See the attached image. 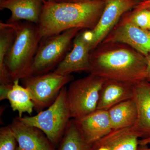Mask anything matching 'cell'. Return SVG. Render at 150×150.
<instances>
[{
	"label": "cell",
	"mask_w": 150,
	"mask_h": 150,
	"mask_svg": "<svg viewBox=\"0 0 150 150\" xmlns=\"http://www.w3.org/2000/svg\"><path fill=\"white\" fill-rule=\"evenodd\" d=\"M90 74L136 84L146 80V56L126 44L102 42L90 54Z\"/></svg>",
	"instance_id": "cell-1"
},
{
	"label": "cell",
	"mask_w": 150,
	"mask_h": 150,
	"mask_svg": "<svg viewBox=\"0 0 150 150\" xmlns=\"http://www.w3.org/2000/svg\"><path fill=\"white\" fill-rule=\"evenodd\" d=\"M104 0L58 3L44 0L40 23L41 40L74 28L93 30L103 11Z\"/></svg>",
	"instance_id": "cell-2"
},
{
	"label": "cell",
	"mask_w": 150,
	"mask_h": 150,
	"mask_svg": "<svg viewBox=\"0 0 150 150\" xmlns=\"http://www.w3.org/2000/svg\"><path fill=\"white\" fill-rule=\"evenodd\" d=\"M16 33L14 41L6 56L4 65L13 81L31 76L35 54L41 41L38 25L27 21L6 23Z\"/></svg>",
	"instance_id": "cell-3"
},
{
	"label": "cell",
	"mask_w": 150,
	"mask_h": 150,
	"mask_svg": "<svg viewBox=\"0 0 150 150\" xmlns=\"http://www.w3.org/2000/svg\"><path fill=\"white\" fill-rule=\"evenodd\" d=\"M67 88L64 87L54 103L34 116H25L19 120L40 129L56 147L64 134L71 118L67 104Z\"/></svg>",
	"instance_id": "cell-4"
},
{
	"label": "cell",
	"mask_w": 150,
	"mask_h": 150,
	"mask_svg": "<svg viewBox=\"0 0 150 150\" xmlns=\"http://www.w3.org/2000/svg\"><path fill=\"white\" fill-rule=\"evenodd\" d=\"M105 79L90 74L73 81L67 92L71 118L79 119L97 109L100 92Z\"/></svg>",
	"instance_id": "cell-5"
},
{
	"label": "cell",
	"mask_w": 150,
	"mask_h": 150,
	"mask_svg": "<svg viewBox=\"0 0 150 150\" xmlns=\"http://www.w3.org/2000/svg\"><path fill=\"white\" fill-rule=\"evenodd\" d=\"M82 30L72 28L41 40L33 64L31 76L55 70L68 54L73 40Z\"/></svg>",
	"instance_id": "cell-6"
},
{
	"label": "cell",
	"mask_w": 150,
	"mask_h": 150,
	"mask_svg": "<svg viewBox=\"0 0 150 150\" xmlns=\"http://www.w3.org/2000/svg\"><path fill=\"white\" fill-rule=\"evenodd\" d=\"M74 79L71 74L63 75L53 72L38 76H31L22 79L23 84L29 91L38 112L54 103L60 91Z\"/></svg>",
	"instance_id": "cell-7"
},
{
	"label": "cell",
	"mask_w": 150,
	"mask_h": 150,
	"mask_svg": "<svg viewBox=\"0 0 150 150\" xmlns=\"http://www.w3.org/2000/svg\"><path fill=\"white\" fill-rule=\"evenodd\" d=\"M102 42L124 43L147 56L150 53V30L134 24L124 14Z\"/></svg>",
	"instance_id": "cell-8"
},
{
	"label": "cell",
	"mask_w": 150,
	"mask_h": 150,
	"mask_svg": "<svg viewBox=\"0 0 150 150\" xmlns=\"http://www.w3.org/2000/svg\"><path fill=\"white\" fill-rule=\"evenodd\" d=\"M103 11L96 27L92 30L94 38L91 51L101 43L127 12L139 2L136 0H104Z\"/></svg>",
	"instance_id": "cell-9"
},
{
	"label": "cell",
	"mask_w": 150,
	"mask_h": 150,
	"mask_svg": "<svg viewBox=\"0 0 150 150\" xmlns=\"http://www.w3.org/2000/svg\"><path fill=\"white\" fill-rule=\"evenodd\" d=\"M83 30L74 38L72 49L54 70V72L68 75L74 72L89 71L91 43L84 35Z\"/></svg>",
	"instance_id": "cell-10"
},
{
	"label": "cell",
	"mask_w": 150,
	"mask_h": 150,
	"mask_svg": "<svg viewBox=\"0 0 150 150\" xmlns=\"http://www.w3.org/2000/svg\"><path fill=\"white\" fill-rule=\"evenodd\" d=\"M9 126L18 143L17 150H56V147L38 128L25 124L18 118Z\"/></svg>",
	"instance_id": "cell-11"
},
{
	"label": "cell",
	"mask_w": 150,
	"mask_h": 150,
	"mask_svg": "<svg viewBox=\"0 0 150 150\" xmlns=\"http://www.w3.org/2000/svg\"><path fill=\"white\" fill-rule=\"evenodd\" d=\"M75 120L90 144L93 145L112 131L108 110L97 109L85 117Z\"/></svg>",
	"instance_id": "cell-12"
},
{
	"label": "cell",
	"mask_w": 150,
	"mask_h": 150,
	"mask_svg": "<svg viewBox=\"0 0 150 150\" xmlns=\"http://www.w3.org/2000/svg\"><path fill=\"white\" fill-rule=\"evenodd\" d=\"M134 98L137 110V118L132 129L140 138L150 137V83L146 80L135 84Z\"/></svg>",
	"instance_id": "cell-13"
},
{
	"label": "cell",
	"mask_w": 150,
	"mask_h": 150,
	"mask_svg": "<svg viewBox=\"0 0 150 150\" xmlns=\"http://www.w3.org/2000/svg\"><path fill=\"white\" fill-rule=\"evenodd\" d=\"M43 4L44 0H5L0 2V9L11 11V16L7 23L25 21L38 25Z\"/></svg>",
	"instance_id": "cell-14"
},
{
	"label": "cell",
	"mask_w": 150,
	"mask_h": 150,
	"mask_svg": "<svg viewBox=\"0 0 150 150\" xmlns=\"http://www.w3.org/2000/svg\"><path fill=\"white\" fill-rule=\"evenodd\" d=\"M134 86L129 83L105 79L100 92L97 109L108 110L115 105L132 99Z\"/></svg>",
	"instance_id": "cell-15"
},
{
	"label": "cell",
	"mask_w": 150,
	"mask_h": 150,
	"mask_svg": "<svg viewBox=\"0 0 150 150\" xmlns=\"http://www.w3.org/2000/svg\"><path fill=\"white\" fill-rule=\"evenodd\" d=\"M139 138L131 127L112 130L93 144L92 150H138Z\"/></svg>",
	"instance_id": "cell-16"
},
{
	"label": "cell",
	"mask_w": 150,
	"mask_h": 150,
	"mask_svg": "<svg viewBox=\"0 0 150 150\" xmlns=\"http://www.w3.org/2000/svg\"><path fill=\"white\" fill-rule=\"evenodd\" d=\"M108 111L112 130L132 127L137 121V105L133 98L115 105Z\"/></svg>",
	"instance_id": "cell-17"
},
{
	"label": "cell",
	"mask_w": 150,
	"mask_h": 150,
	"mask_svg": "<svg viewBox=\"0 0 150 150\" xmlns=\"http://www.w3.org/2000/svg\"><path fill=\"white\" fill-rule=\"evenodd\" d=\"M16 33L13 28L6 23H0V84L12 85L13 81L4 65V61L8 52L13 44Z\"/></svg>",
	"instance_id": "cell-18"
},
{
	"label": "cell",
	"mask_w": 150,
	"mask_h": 150,
	"mask_svg": "<svg viewBox=\"0 0 150 150\" xmlns=\"http://www.w3.org/2000/svg\"><path fill=\"white\" fill-rule=\"evenodd\" d=\"M19 80L13 81L12 87L8 95L7 99L12 110L17 111L18 117L21 118L25 112L31 115L34 109V105L29 91L24 86L19 84Z\"/></svg>",
	"instance_id": "cell-19"
},
{
	"label": "cell",
	"mask_w": 150,
	"mask_h": 150,
	"mask_svg": "<svg viewBox=\"0 0 150 150\" xmlns=\"http://www.w3.org/2000/svg\"><path fill=\"white\" fill-rule=\"evenodd\" d=\"M93 145L87 142L74 119H70L58 150H92Z\"/></svg>",
	"instance_id": "cell-20"
},
{
	"label": "cell",
	"mask_w": 150,
	"mask_h": 150,
	"mask_svg": "<svg viewBox=\"0 0 150 150\" xmlns=\"http://www.w3.org/2000/svg\"><path fill=\"white\" fill-rule=\"evenodd\" d=\"M18 143L9 125L0 129V150H17Z\"/></svg>",
	"instance_id": "cell-21"
},
{
	"label": "cell",
	"mask_w": 150,
	"mask_h": 150,
	"mask_svg": "<svg viewBox=\"0 0 150 150\" xmlns=\"http://www.w3.org/2000/svg\"><path fill=\"white\" fill-rule=\"evenodd\" d=\"M129 20L143 29L149 30L150 25V11H129L125 13Z\"/></svg>",
	"instance_id": "cell-22"
},
{
	"label": "cell",
	"mask_w": 150,
	"mask_h": 150,
	"mask_svg": "<svg viewBox=\"0 0 150 150\" xmlns=\"http://www.w3.org/2000/svg\"><path fill=\"white\" fill-rule=\"evenodd\" d=\"M12 85H0V100L7 99V96L9 92L12 87Z\"/></svg>",
	"instance_id": "cell-23"
},
{
	"label": "cell",
	"mask_w": 150,
	"mask_h": 150,
	"mask_svg": "<svg viewBox=\"0 0 150 150\" xmlns=\"http://www.w3.org/2000/svg\"><path fill=\"white\" fill-rule=\"evenodd\" d=\"M143 10L150 11V0H147L144 1L139 2L135 6L133 10L139 11Z\"/></svg>",
	"instance_id": "cell-24"
},
{
	"label": "cell",
	"mask_w": 150,
	"mask_h": 150,
	"mask_svg": "<svg viewBox=\"0 0 150 150\" xmlns=\"http://www.w3.org/2000/svg\"><path fill=\"white\" fill-rule=\"evenodd\" d=\"M146 80L150 83V53L146 56Z\"/></svg>",
	"instance_id": "cell-25"
},
{
	"label": "cell",
	"mask_w": 150,
	"mask_h": 150,
	"mask_svg": "<svg viewBox=\"0 0 150 150\" xmlns=\"http://www.w3.org/2000/svg\"><path fill=\"white\" fill-rule=\"evenodd\" d=\"M58 3H76L81 2L87 1L92 0H47Z\"/></svg>",
	"instance_id": "cell-26"
},
{
	"label": "cell",
	"mask_w": 150,
	"mask_h": 150,
	"mask_svg": "<svg viewBox=\"0 0 150 150\" xmlns=\"http://www.w3.org/2000/svg\"><path fill=\"white\" fill-rule=\"evenodd\" d=\"M150 145V137L145 139H142L139 140V145L142 146H146L147 145Z\"/></svg>",
	"instance_id": "cell-27"
},
{
	"label": "cell",
	"mask_w": 150,
	"mask_h": 150,
	"mask_svg": "<svg viewBox=\"0 0 150 150\" xmlns=\"http://www.w3.org/2000/svg\"><path fill=\"white\" fill-rule=\"evenodd\" d=\"M138 150H150V148H140V149H139Z\"/></svg>",
	"instance_id": "cell-28"
},
{
	"label": "cell",
	"mask_w": 150,
	"mask_h": 150,
	"mask_svg": "<svg viewBox=\"0 0 150 150\" xmlns=\"http://www.w3.org/2000/svg\"><path fill=\"white\" fill-rule=\"evenodd\" d=\"M136 1H138V2H141L144 1H147V0H136Z\"/></svg>",
	"instance_id": "cell-29"
},
{
	"label": "cell",
	"mask_w": 150,
	"mask_h": 150,
	"mask_svg": "<svg viewBox=\"0 0 150 150\" xmlns=\"http://www.w3.org/2000/svg\"><path fill=\"white\" fill-rule=\"evenodd\" d=\"M5 1V0H0V2H1L3 1Z\"/></svg>",
	"instance_id": "cell-30"
},
{
	"label": "cell",
	"mask_w": 150,
	"mask_h": 150,
	"mask_svg": "<svg viewBox=\"0 0 150 150\" xmlns=\"http://www.w3.org/2000/svg\"><path fill=\"white\" fill-rule=\"evenodd\" d=\"M149 30H150V25L149 28Z\"/></svg>",
	"instance_id": "cell-31"
}]
</instances>
